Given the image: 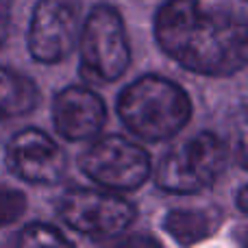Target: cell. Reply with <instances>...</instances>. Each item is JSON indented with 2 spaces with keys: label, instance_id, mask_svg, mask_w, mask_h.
Segmentation results:
<instances>
[{
  "label": "cell",
  "instance_id": "obj_1",
  "mask_svg": "<svg viewBox=\"0 0 248 248\" xmlns=\"http://www.w3.org/2000/svg\"><path fill=\"white\" fill-rule=\"evenodd\" d=\"M155 37L168 57L205 77H229L246 65V24L231 13L202 9L196 0L161 4L155 16Z\"/></svg>",
  "mask_w": 248,
  "mask_h": 248
},
{
  "label": "cell",
  "instance_id": "obj_2",
  "mask_svg": "<svg viewBox=\"0 0 248 248\" xmlns=\"http://www.w3.org/2000/svg\"><path fill=\"white\" fill-rule=\"evenodd\" d=\"M118 113L128 131L141 140L161 141L176 135L192 116V103L183 87L168 78L141 77L118 98Z\"/></svg>",
  "mask_w": 248,
  "mask_h": 248
},
{
  "label": "cell",
  "instance_id": "obj_3",
  "mask_svg": "<svg viewBox=\"0 0 248 248\" xmlns=\"http://www.w3.org/2000/svg\"><path fill=\"white\" fill-rule=\"evenodd\" d=\"M227 157V146L216 133H198L161 159L157 185L174 194L201 192L222 174Z\"/></svg>",
  "mask_w": 248,
  "mask_h": 248
},
{
  "label": "cell",
  "instance_id": "obj_4",
  "mask_svg": "<svg viewBox=\"0 0 248 248\" xmlns=\"http://www.w3.org/2000/svg\"><path fill=\"white\" fill-rule=\"evenodd\" d=\"M81 44V72L94 83L116 81L124 74L131 61L126 33L120 13L109 4H98L87 16Z\"/></svg>",
  "mask_w": 248,
  "mask_h": 248
},
{
  "label": "cell",
  "instance_id": "obj_5",
  "mask_svg": "<svg viewBox=\"0 0 248 248\" xmlns=\"http://www.w3.org/2000/svg\"><path fill=\"white\" fill-rule=\"evenodd\" d=\"M81 170L109 189H137L150 174V157L141 146L122 135H107L81 157Z\"/></svg>",
  "mask_w": 248,
  "mask_h": 248
},
{
  "label": "cell",
  "instance_id": "obj_6",
  "mask_svg": "<svg viewBox=\"0 0 248 248\" xmlns=\"http://www.w3.org/2000/svg\"><path fill=\"white\" fill-rule=\"evenodd\" d=\"M59 216L83 235L111 237L126 231L135 220V207L113 194L74 187L61 196Z\"/></svg>",
  "mask_w": 248,
  "mask_h": 248
},
{
  "label": "cell",
  "instance_id": "obj_7",
  "mask_svg": "<svg viewBox=\"0 0 248 248\" xmlns=\"http://www.w3.org/2000/svg\"><path fill=\"white\" fill-rule=\"evenodd\" d=\"M78 33V0H37L29 29V50L42 63H57L74 50Z\"/></svg>",
  "mask_w": 248,
  "mask_h": 248
},
{
  "label": "cell",
  "instance_id": "obj_8",
  "mask_svg": "<svg viewBox=\"0 0 248 248\" xmlns=\"http://www.w3.org/2000/svg\"><path fill=\"white\" fill-rule=\"evenodd\" d=\"M7 163L13 174L29 183L55 185L65 172V155L46 133L26 128L7 146Z\"/></svg>",
  "mask_w": 248,
  "mask_h": 248
},
{
  "label": "cell",
  "instance_id": "obj_9",
  "mask_svg": "<svg viewBox=\"0 0 248 248\" xmlns=\"http://www.w3.org/2000/svg\"><path fill=\"white\" fill-rule=\"evenodd\" d=\"M105 118L107 111L103 98L87 87H65L52 105V120L65 140H92L100 133Z\"/></svg>",
  "mask_w": 248,
  "mask_h": 248
},
{
  "label": "cell",
  "instance_id": "obj_10",
  "mask_svg": "<svg viewBox=\"0 0 248 248\" xmlns=\"http://www.w3.org/2000/svg\"><path fill=\"white\" fill-rule=\"evenodd\" d=\"M37 100V85L29 77L0 68V120H11L31 113Z\"/></svg>",
  "mask_w": 248,
  "mask_h": 248
},
{
  "label": "cell",
  "instance_id": "obj_11",
  "mask_svg": "<svg viewBox=\"0 0 248 248\" xmlns=\"http://www.w3.org/2000/svg\"><path fill=\"white\" fill-rule=\"evenodd\" d=\"M163 229L179 244L189 246L209 237L218 229V218L211 211L202 209H174L166 216Z\"/></svg>",
  "mask_w": 248,
  "mask_h": 248
},
{
  "label": "cell",
  "instance_id": "obj_12",
  "mask_svg": "<svg viewBox=\"0 0 248 248\" xmlns=\"http://www.w3.org/2000/svg\"><path fill=\"white\" fill-rule=\"evenodd\" d=\"M20 246H70V240L50 224H29L17 235Z\"/></svg>",
  "mask_w": 248,
  "mask_h": 248
},
{
  "label": "cell",
  "instance_id": "obj_13",
  "mask_svg": "<svg viewBox=\"0 0 248 248\" xmlns=\"http://www.w3.org/2000/svg\"><path fill=\"white\" fill-rule=\"evenodd\" d=\"M26 209V196L17 189L0 187V227L11 224L24 214Z\"/></svg>",
  "mask_w": 248,
  "mask_h": 248
},
{
  "label": "cell",
  "instance_id": "obj_14",
  "mask_svg": "<svg viewBox=\"0 0 248 248\" xmlns=\"http://www.w3.org/2000/svg\"><path fill=\"white\" fill-rule=\"evenodd\" d=\"M11 29V0H0V46H4Z\"/></svg>",
  "mask_w": 248,
  "mask_h": 248
},
{
  "label": "cell",
  "instance_id": "obj_15",
  "mask_svg": "<svg viewBox=\"0 0 248 248\" xmlns=\"http://www.w3.org/2000/svg\"><path fill=\"white\" fill-rule=\"evenodd\" d=\"M237 207H240L242 214L248 211V207H246V187H240V194H237Z\"/></svg>",
  "mask_w": 248,
  "mask_h": 248
}]
</instances>
